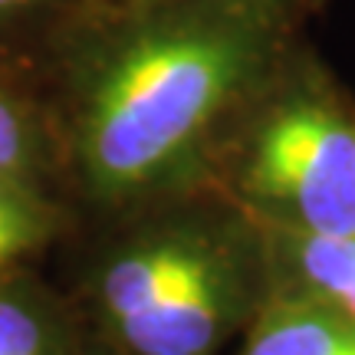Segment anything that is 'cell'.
Listing matches in <instances>:
<instances>
[{
	"label": "cell",
	"instance_id": "obj_1",
	"mask_svg": "<svg viewBox=\"0 0 355 355\" xmlns=\"http://www.w3.org/2000/svg\"><path fill=\"white\" fill-rule=\"evenodd\" d=\"M300 10L303 0H145L79 13L37 73L79 224L198 188L296 53Z\"/></svg>",
	"mask_w": 355,
	"mask_h": 355
},
{
	"label": "cell",
	"instance_id": "obj_2",
	"mask_svg": "<svg viewBox=\"0 0 355 355\" xmlns=\"http://www.w3.org/2000/svg\"><path fill=\"white\" fill-rule=\"evenodd\" d=\"M135 227L92 247L76 273V303L89 332L122 355H214L250 322L263 241L241 207L230 214L145 217L119 211Z\"/></svg>",
	"mask_w": 355,
	"mask_h": 355
},
{
	"label": "cell",
	"instance_id": "obj_3",
	"mask_svg": "<svg viewBox=\"0 0 355 355\" xmlns=\"http://www.w3.org/2000/svg\"><path fill=\"white\" fill-rule=\"evenodd\" d=\"M296 63L293 53L243 109L211 168L227 162L234 207L257 224L345 234L355 230V128Z\"/></svg>",
	"mask_w": 355,
	"mask_h": 355
},
{
	"label": "cell",
	"instance_id": "obj_4",
	"mask_svg": "<svg viewBox=\"0 0 355 355\" xmlns=\"http://www.w3.org/2000/svg\"><path fill=\"white\" fill-rule=\"evenodd\" d=\"M79 336L76 303L43 266L0 279V355H69Z\"/></svg>",
	"mask_w": 355,
	"mask_h": 355
},
{
	"label": "cell",
	"instance_id": "obj_5",
	"mask_svg": "<svg viewBox=\"0 0 355 355\" xmlns=\"http://www.w3.org/2000/svg\"><path fill=\"white\" fill-rule=\"evenodd\" d=\"M76 230L79 214L56 188L0 171V279L43 266Z\"/></svg>",
	"mask_w": 355,
	"mask_h": 355
},
{
	"label": "cell",
	"instance_id": "obj_6",
	"mask_svg": "<svg viewBox=\"0 0 355 355\" xmlns=\"http://www.w3.org/2000/svg\"><path fill=\"white\" fill-rule=\"evenodd\" d=\"M257 230L263 241L266 263L290 277L283 290L313 296L355 319V230L309 234L266 224H257Z\"/></svg>",
	"mask_w": 355,
	"mask_h": 355
},
{
	"label": "cell",
	"instance_id": "obj_7",
	"mask_svg": "<svg viewBox=\"0 0 355 355\" xmlns=\"http://www.w3.org/2000/svg\"><path fill=\"white\" fill-rule=\"evenodd\" d=\"M241 355H355V319L293 290L270 293Z\"/></svg>",
	"mask_w": 355,
	"mask_h": 355
},
{
	"label": "cell",
	"instance_id": "obj_8",
	"mask_svg": "<svg viewBox=\"0 0 355 355\" xmlns=\"http://www.w3.org/2000/svg\"><path fill=\"white\" fill-rule=\"evenodd\" d=\"M0 171L50 184L63 194L40 89L30 76L7 66H0Z\"/></svg>",
	"mask_w": 355,
	"mask_h": 355
},
{
	"label": "cell",
	"instance_id": "obj_9",
	"mask_svg": "<svg viewBox=\"0 0 355 355\" xmlns=\"http://www.w3.org/2000/svg\"><path fill=\"white\" fill-rule=\"evenodd\" d=\"M86 10V0H0V66L37 83L66 26Z\"/></svg>",
	"mask_w": 355,
	"mask_h": 355
},
{
	"label": "cell",
	"instance_id": "obj_10",
	"mask_svg": "<svg viewBox=\"0 0 355 355\" xmlns=\"http://www.w3.org/2000/svg\"><path fill=\"white\" fill-rule=\"evenodd\" d=\"M69 355H122V352L112 349L109 343H102L96 332H89L86 326H83V336L76 339V345H73V352Z\"/></svg>",
	"mask_w": 355,
	"mask_h": 355
},
{
	"label": "cell",
	"instance_id": "obj_11",
	"mask_svg": "<svg viewBox=\"0 0 355 355\" xmlns=\"http://www.w3.org/2000/svg\"><path fill=\"white\" fill-rule=\"evenodd\" d=\"M128 3H145V0H86V10H102V7H128Z\"/></svg>",
	"mask_w": 355,
	"mask_h": 355
}]
</instances>
